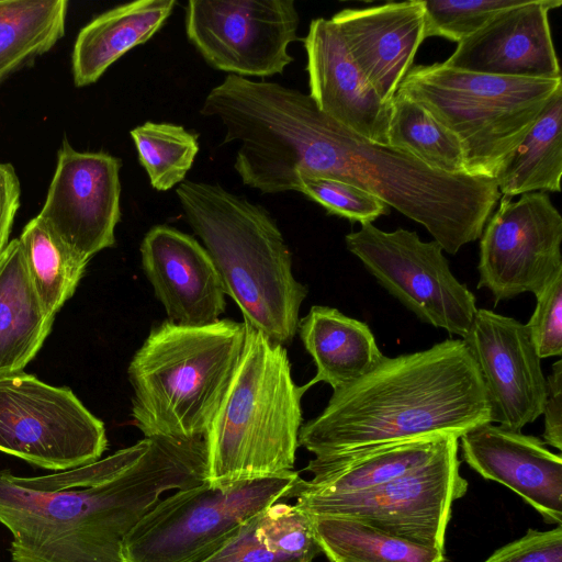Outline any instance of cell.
<instances>
[{
  "mask_svg": "<svg viewBox=\"0 0 562 562\" xmlns=\"http://www.w3.org/2000/svg\"><path fill=\"white\" fill-rule=\"evenodd\" d=\"M204 438H145L41 476L0 470V524L12 562H124L122 546L166 492L206 482Z\"/></svg>",
  "mask_w": 562,
  "mask_h": 562,
  "instance_id": "6da1fadb",
  "label": "cell"
},
{
  "mask_svg": "<svg viewBox=\"0 0 562 562\" xmlns=\"http://www.w3.org/2000/svg\"><path fill=\"white\" fill-rule=\"evenodd\" d=\"M491 423L480 370L462 339L384 356L367 374L334 391L301 426L299 446L315 457L374 445L456 436Z\"/></svg>",
  "mask_w": 562,
  "mask_h": 562,
  "instance_id": "7a4b0ae2",
  "label": "cell"
},
{
  "mask_svg": "<svg viewBox=\"0 0 562 562\" xmlns=\"http://www.w3.org/2000/svg\"><path fill=\"white\" fill-rule=\"evenodd\" d=\"M176 194L244 322L274 342L291 344L307 288L295 279L268 211L217 183L184 180Z\"/></svg>",
  "mask_w": 562,
  "mask_h": 562,
  "instance_id": "3957f363",
  "label": "cell"
},
{
  "mask_svg": "<svg viewBox=\"0 0 562 562\" xmlns=\"http://www.w3.org/2000/svg\"><path fill=\"white\" fill-rule=\"evenodd\" d=\"M245 322L202 327L170 321L154 327L133 356L132 417L145 438H204L238 368Z\"/></svg>",
  "mask_w": 562,
  "mask_h": 562,
  "instance_id": "277c9868",
  "label": "cell"
},
{
  "mask_svg": "<svg viewBox=\"0 0 562 562\" xmlns=\"http://www.w3.org/2000/svg\"><path fill=\"white\" fill-rule=\"evenodd\" d=\"M246 326L238 368L204 437L206 482L218 488L293 471L308 389L294 383L286 348Z\"/></svg>",
  "mask_w": 562,
  "mask_h": 562,
  "instance_id": "5b68a950",
  "label": "cell"
},
{
  "mask_svg": "<svg viewBox=\"0 0 562 562\" xmlns=\"http://www.w3.org/2000/svg\"><path fill=\"white\" fill-rule=\"evenodd\" d=\"M561 88L562 78L492 76L436 63L413 66L396 92L419 103L458 137L468 176L495 179Z\"/></svg>",
  "mask_w": 562,
  "mask_h": 562,
  "instance_id": "8992f818",
  "label": "cell"
},
{
  "mask_svg": "<svg viewBox=\"0 0 562 562\" xmlns=\"http://www.w3.org/2000/svg\"><path fill=\"white\" fill-rule=\"evenodd\" d=\"M297 472L289 471L224 488L207 482L173 491L131 530L124 562H203L239 528L277 502L294 498Z\"/></svg>",
  "mask_w": 562,
  "mask_h": 562,
  "instance_id": "52a82bcc",
  "label": "cell"
},
{
  "mask_svg": "<svg viewBox=\"0 0 562 562\" xmlns=\"http://www.w3.org/2000/svg\"><path fill=\"white\" fill-rule=\"evenodd\" d=\"M459 438L450 436L422 467L371 490L346 494L299 493L311 516L350 517L420 546L443 550L454 501L468 491L460 473Z\"/></svg>",
  "mask_w": 562,
  "mask_h": 562,
  "instance_id": "ba28073f",
  "label": "cell"
},
{
  "mask_svg": "<svg viewBox=\"0 0 562 562\" xmlns=\"http://www.w3.org/2000/svg\"><path fill=\"white\" fill-rule=\"evenodd\" d=\"M105 427L66 386L24 371L0 374V452L55 472L101 459Z\"/></svg>",
  "mask_w": 562,
  "mask_h": 562,
  "instance_id": "9c48e42d",
  "label": "cell"
},
{
  "mask_svg": "<svg viewBox=\"0 0 562 562\" xmlns=\"http://www.w3.org/2000/svg\"><path fill=\"white\" fill-rule=\"evenodd\" d=\"M347 249L393 297L422 322L461 338L477 311L476 299L451 272L440 245L416 232H385L372 223L346 235Z\"/></svg>",
  "mask_w": 562,
  "mask_h": 562,
  "instance_id": "30bf717a",
  "label": "cell"
},
{
  "mask_svg": "<svg viewBox=\"0 0 562 562\" xmlns=\"http://www.w3.org/2000/svg\"><path fill=\"white\" fill-rule=\"evenodd\" d=\"M299 22L292 0H190L184 19L187 37L203 59L244 78L284 71Z\"/></svg>",
  "mask_w": 562,
  "mask_h": 562,
  "instance_id": "8fae6325",
  "label": "cell"
},
{
  "mask_svg": "<svg viewBox=\"0 0 562 562\" xmlns=\"http://www.w3.org/2000/svg\"><path fill=\"white\" fill-rule=\"evenodd\" d=\"M561 244L562 216L547 192L501 196L480 236L477 289H487L495 305L537 295L562 273Z\"/></svg>",
  "mask_w": 562,
  "mask_h": 562,
  "instance_id": "7c38bea8",
  "label": "cell"
},
{
  "mask_svg": "<svg viewBox=\"0 0 562 562\" xmlns=\"http://www.w3.org/2000/svg\"><path fill=\"white\" fill-rule=\"evenodd\" d=\"M121 161L103 153L78 151L65 139L44 205L37 215L87 259L115 244L121 218Z\"/></svg>",
  "mask_w": 562,
  "mask_h": 562,
  "instance_id": "4fadbf2b",
  "label": "cell"
},
{
  "mask_svg": "<svg viewBox=\"0 0 562 562\" xmlns=\"http://www.w3.org/2000/svg\"><path fill=\"white\" fill-rule=\"evenodd\" d=\"M462 340L480 370L491 423L521 431L542 415L547 381L526 324L477 308Z\"/></svg>",
  "mask_w": 562,
  "mask_h": 562,
  "instance_id": "5bb4252c",
  "label": "cell"
},
{
  "mask_svg": "<svg viewBox=\"0 0 562 562\" xmlns=\"http://www.w3.org/2000/svg\"><path fill=\"white\" fill-rule=\"evenodd\" d=\"M143 270L168 321L187 327L216 323L226 308L222 279L206 249L192 236L156 225L140 244Z\"/></svg>",
  "mask_w": 562,
  "mask_h": 562,
  "instance_id": "9a60e30c",
  "label": "cell"
},
{
  "mask_svg": "<svg viewBox=\"0 0 562 562\" xmlns=\"http://www.w3.org/2000/svg\"><path fill=\"white\" fill-rule=\"evenodd\" d=\"M561 0H530L505 10L458 43L442 64L449 68L492 76L560 79L549 12Z\"/></svg>",
  "mask_w": 562,
  "mask_h": 562,
  "instance_id": "2e32d148",
  "label": "cell"
},
{
  "mask_svg": "<svg viewBox=\"0 0 562 562\" xmlns=\"http://www.w3.org/2000/svg\"><path fill=\"white\" fill-rule=\"evenodd\" d=\"M463 460L532 506L547 524L562 525V458L540 438L487 423L460 438Z\"/></svg>",
  "mask_w": 562,
  "mask_h": 562,
  "instance_id": "e0dca14e",
  "label": "cell"
},
{
  "mask_svg": "<svg viewBox=\"0 0 562 562\" xmlns=\"http://www.w3.org/2000/svg\"><path fill=\"white\" fill-rule=\"evenodd\" d=\"M303 44L308 95L317 108L359 136L389 146L391 104L380 100L330 19L312 20Z\"/></svg>",
  "mask_w": 562,
  "mask_h": 562,
  "instance_id": "ac0fdd59",
  "label": "cell"
},
{
  "mask_svg": "<svg viewBox=\"0 0 562 562\" xmlns=\"http://www.w3.org/2000/svg\"><path fill=\"white\" fill-rule=\"evenodd\" d=\"M330 21L380 100L391 104L425 40L422 0L344 9Z\"/></svg>",
  "mask_w": 562,
  "mask_h": 562,
  "instance_id": "d6986e66",
  "label": "cell"
},
{
  "mask_svg": "<svg viewBox=\"0 0 562 562\" xmlns=\"http://www.w3.org/2000/svg\"><path fill=\"white\" fill-rule=\"evenodd\" d=\"M449 437L387 442L315 457L305 468L313 477L297 480L294 498L299 493L346 494L374 488L425 464Z\"/></svg>",
  "mask_w": 562,
  "mask_h": 562,
  "instance_id": "ffe728a7",
  "label": "cell"
},
{
  "mask_svg": "<svg viewBox=\"0 0 562 562\" xmlns=\"http://www.w3.org/2000/svg\"><path fill=\"white\" fill-rule=\"evenodd\" d=\"M297 330L316 366L307 387L324 382L338 391L370 372L384 357L370 327L329 306L314 305Z\"/></svg>",
  "mask_w": 562,
  "mask_h": 562,
  "instance_id": "44dd1931",
  "label": "cell"
},
{
  "mask_svg": "<svg viewBox=\"0 0 562 562\" xmlns=\"http://www.w3.org/2000/svg\"><path fill=\"white\" fill-rule=\"evenodd\" d=\"M54 319L30 278L19 238L11 239L0 254V374L23 371Z\"/></svg>",
  "mask_w": 562,
  "mask_h": 562,
  "instance_id": "7402d4cb",
  "label": "cell"
},
{
  "mask_svg": "<svg viewBox=\"0 0 562 562\" xmlns=\"http://www.w3.org/2000/svg\"><path fill=\"white\" fill-rule=\"evenodd\" d=\"M175 0H138L117 5L90 21L76 38L72 76L77 87L95 82L133 47L146 43L172 13Z\"/></svg>",
  "mask_w": 562,
  "mask_h": 562,
  "instance_id": "603a6c76",
  "label": "cell"
},
{
  "mask_svg": "<svg viewBox=\"0 0 562 562\" xmlns=\"http://www.w3.org/2000/svg\"><path fill=\"white\" fill-rule=\"evenodd\" d=\"M321 553L312 517L281 501L246 521L203 562H313Z\"/></svg>",
  "mask_w": 562,
  "mask_h": 562,
  "instance_id": "cb8c5ba5",
  "label": "cell"
},
{
  "mask_svg": "<svg viewBox=\"0 0 562 562\" xmlns=\"http://www.w3.org/2000/svg\"><path fill=\"white\" fill-rule=\"evenodd\" d=\"M562 176V88L522 142L508 156L495 181L503 198L560 192Z\"/></svg>",
  "mask_w": 562,
  "mask_h": 562,
  "instance_id": "d4e9b609",
  "label": "cell"
},
{
  "mask_svg": "<svg viewBox=\"0 0 562 562\" xmlns=\"http://www.w3.org/2000/svg\"><path fill=\"white\" fill-rule=\"evenodd\" d=\"M67 0H0V83L65 34Z\"/></svg>",
  "mask_w": 562,
  "mask_h": 562,
  "instance_id": "484cf974",
  "label": "cell"
},
{
  "mask_svg": "<svg viewBox=\"0 0 562 562\" xmlns=\"http://www.w3.org/2000/svg\"><path fill=\"white\" fill-rule=\"evenodd\" d=\"M311 517L321 551L330 562H446L443 550L392 536L355 518Z\"/></svg>",
  "mask_w": 562,
  "mask_h": 562,
  "instance_id": "4316f807",
  "label": "cell"
},
{
  "mask_svg": "<svg viewBox=\"0 0 562 562\" xmlns=\"http://www.w3.org/2000/svg\"><path fill=\"white\" fill-rule=\"evenodd\" d=\"M19 240L34 288L46 310L56 315L74 295L89 259L66 244L38 216L24 226Z\"/></svg>",
  "mask_w": 562,
  "mask_h": 562,
  "instance_id": "83f0119b",
  "label": "cell"
},
{
  "mask_svg": "<svg viewBox=\"0 0 562 562\" xmlns=\"http://www.w3.org/2000/svg\"><path fill=\"white\" fill-rule=\"evenodd\" d=\"M389 146L435 171L467 175L465 154L458 137L419 103L397 92L391 102Z\"/></svg>",
  "mask_w": 562,
  "mask_h": 562,
  "instance_id": "f1b7e54d",
  "label": "cell"
},
{
  "mask_svg": "<svg viewBox=\"0 0 562 562\" xmlns=\"http://www.w3.org/2000/svg\"><path fill=\"white\" fill-rule=\"evenodd\" d=\"M131 136L154 189L167 191L184 181L199 153L196 134L172 123L145 122Z\"/></svg>",
  "mask_w": 562,
  "mask_h": 562,
  "instance_id": "f546056e",
  "label": "cell"
},
{
  "mask_svg": "<svg viewBox=\"0 0 562 562\" xmlns=\"http://www.w3.org/2000/svg\"><path fill=\"white\" fill-rule=\"evenodd\" d=\"M530 0H428L424 37H443L460 43L471 36L498 13L527 4Z\"/></svg>",
  "mask_w": 562,
  "mask_h": 562,
  "instance_id": "4dcf8cb0",
  "label": "cell"
},
{
  "mask_svg": "<svg viewBox=\"0 0 562 562\" xmlns=\"http://www.w3.org/2000/svg\"><path fill=\"white\" fill-rule=\"evenodd\" d=\"M297 192L321 204L329 214L360 224L372 223L390 213V206L378 196L338 179L303 177Z\"/></svg>",
  "mask_w": 562,
  "mask_h": 562,
  "instance_id": "1f68e13d",
  "label": "cell"
},
{
  "mask_svg": "<svg viewBox=\"0 0 562 562\" xmlns=\"http://www.w3.org/2000/svg\"><path fill=\"white\" fill-rule=\"evenodd\" d=\"M536 296L533 313L526 324L540 359L562 355V273Z\"/></svg>",
  "mask_w": 562,
  "mask_h": 562,
  "instance_id": "d6a6232c",
  "label": "cell"
},
{
  "mask_svg": "<svg viewBox=\"0 0 562 562\" xmlns=\"http://www.w3.org/2000/svg\"><path fill=\"white\" fill-rule=\"evenodd\" d=\"M483 562H562V525L546 531L529 529Z\"/></svg>",
  "mask_w": 562,
  "mask_h": 562,
  "instance_id": "836d02e7",
  "label": "cell"
},
{
  "mask_svg": "<svg viewBox=\"0 0 562 562\" xmlns=\"http://www.w3.org/2000/svg\"><path fill=\"white\" fill-rule=\"evenodd\" d=\"M547 381L544 416V443L562 449V360L553 363Z\"/></svg>",
  "mask_w": 562,
  "mask_h": 562,
  "instance_id": "e575fe53",
  "label": "cell"
},
{
  "mask_svg": "<svg viewBox=\"0 0 562 562\" xmlns=\"http://www.w3.org/2000/svg\"><path fill=\"white\" fill-rule=\"evenodd\" d=\"M20 181L12 165L0 164V254L9 244L15 214L20 207Z\"/></svg>",
  "mask_w": 562,
  "mask_h": 562,
  "instance_id": "d590c367",
  "label": "cell"
}]
</instances>
